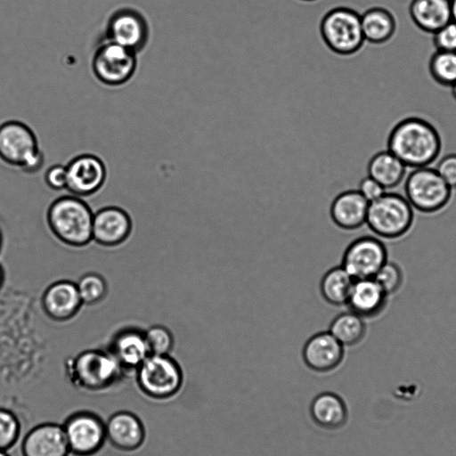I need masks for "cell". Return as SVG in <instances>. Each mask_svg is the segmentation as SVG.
<instances>
[{"instance_id":"cell-1","label":"cell","mask_w":456,"mask_h":456,"mask_svg":"<svg viewBox=\"0 0 456 456\" xmlns=\"http://www.w3.org/2000/svg\"><path fill=\"white\" fill-rule=\"evenodd\" d=\"M387 146L407 167L413 169L428 167L438 159L442 139L429 121L411 116L392 127Z\"/></svg>"},{"instance_id":"cell-2","label":"cell","mask_w":456,"mask_h":456,"mask_svg":"<svg viewBox=\"0 0 456 456\" xmlns=\"http://www.w3.org/2000/svg\"><path fill=\"white\" fill-rule=\"evenodd\" d=\"M66 372L75 388L99 393L117 387L126 371L110 350L91 349L70 360Z\"/></svg>"},{"instance_id":"cell-3","label":"cell","mask_w":456,"mask_h":456,"mask_svg":"<svg viewBox=\"0 0 456 456\" xmlns=\"http://www.w3.org/2000/svg\"><path fill=\"white\" fill-rule=\"evenodd\" d=\"M93 218L88 205L75 195L55 200L47 211V222L53 234L73 247L85 246L93 240Z\"/></svg>"},{"instance_id":"cell-4","label":"cell","mask_w":456,"mask_h":456,"mask_svg":"<svg viewBox=\"0 0 456 456\" xmlns=\"http://www.w3.org/2000/svg\"><path fill=\"white\" fill-rule=\"evenodd\" d=\"M134 372L140 391L153 400L172 398L183 387V370L169 354H150Z\"/></svg>"},{"instance_id":"cell-5","label":"cell","mask_w":456,"mask_h":456,"mask_svg":"<svg viewBox=\"0 0 456 456\" xmlns=\"http://www.w3.org/2000/svg\"><path fill=\"white\" fill-rule=\"evenodd\" d=\"M0 159L28 173L41 168L44 154L29 126L18 120L0 124Z\"/></svg>"},{"instance_id":"cell-6","label":"cell","mask_w":456,"mask_h":456,"mask_svg":"<svg viewBox=\"0 0 456 456\" xmlns=\"http://www.w3.org/2000/svg\"><path fill=\"white\" fill-rule=\"evenodd\" d=\"M413 218V208L405 197L386 192L369 203L365 224L381 238L396 239L411 229Z\"/></svg>"},{"instance_id":"cell-7","label":"cell","mask_w":456,"mask_h":456,"mask_svg":"<svg viewBox=\"0 0 456 456\" xmlns=\"http://www.w3.org/2000/svg\"><path fill=\"white\" fill-rule=\"evenodd\" d=\"M405 198L411 207L423 213L443 209L452 196L451 187L435 167L413 168L405 179Z\"/></svg>"},{"instance_id":"cell-8","label":"cell","mask_w":456,"mask_h":456,"mask_svg":"<svg viewBox=\"0 0 456 456\" xmlns=\"http://www.w3.org/2000/svg\"><path fill=\"white\" fill-rule=\"evenodd\" d=\"M322 34L328 46L343 55L354 54L366 44L361 14L349 8L330 11L322 20Z\"/></svg>"},{"instance_id":"cell-9","label":"cell","mask_w":456,"mask_h":456,"mask_svg":"<svg viewBox=\"0 0 456 456\" xmlns=\"http://www.w3.org/2000/svg\"><path fill=\"white\" fill-rule=\"evenodd\" d=\"M61 424L70 453L76 456L94 455L107 441L105 420L95 412H72Z\"/></svg>"},{"instance_id":"cell-10","label":"cell","mask_w":456,"mask_h":456,"mask_svg":"<svg viewBox=\"0 0 456 456\" xmlns=\"http://www.w3.org/2000/svg\"><path fill=\"white\" fill-rule=\"evenodd\" d=\"M136 67L134 52L108 40L97 48L92 60L95 77L110 86H121L129 81Z\"/></svg>"},{"instance_id":"cell-11","label":"cell","mask_w":456,"mask_h":456,"mask_svg":"<svg viewBox=\"0 0 456 456\" xmlns=\"http://www.w3.org/2000/svg\"><path fill=\"white\" fill-rule=\"evenodd\" d=\"M387 261L385 244L376 237L362 236L351 242L346 248L341 266L354 280L374 278Z\"/></svg>"},{"instance_id":"cell-12","label":"cell","mask_w":456,"mask_h":456,"mask_svg":"<svg viewBox=\"0 0 456 456\" xmlns=\"http://www.w3.org/2000/svg\"><path fill=\"white\" fill-rule=\"evenodd\" d=\"M106 35L108 41L137 53L147 45L149 26L140 12L132 9H121L110 17Z\"/></svg>"},{"instance_id":"cell-13","label":"cell","mask_w":456,"mask_h":456,"mask_svg":"<svg viewBox=\"0 0 456 456\" xmlns=\"http://www.w3.org/2000/svg\"><path fill=\"white\" fill-rule=\"evenodd\" d=\"M22 456H69L70 453L61 423L43 421L28 428L21 442Z\"/></svg>"},{"instance_id":"cell-14","label":"cell","mask_w":456,"mask_h":456,"mask_svg":"<svg viewBox=\"0 0 456 456\" xmlns=\"http://www.w3.org/2000/svg\"><path fill=\"white\" fill-rule=\"evenodd\" d=\"M66 188L75 196L82 197L94 193L104 183L106 167L98 157L82 154L74 158L67 166Z\"/></svg>"},{"instance_id":"cell-15","label":"cell","mask_w":456,"mask_h":456,"mask_svg":"<svg viewBox=\"0 0 456 456\" xmlns=\"http://www.w3.org/2000/svg\"><path fill=\"white\" fill-rule=\"evenodd\" d=\"M344 355L345 346L330 331L313 335L302 350L305 364L318 373L337 369L343 362Z\"/></svg>"},{"instance_id":"cell-16","label":"cell","mask_w":456,"mask_h":456,"mask_svg":"<svg viewBox=\"0 0 456 456\" xmlns=\"http://www.w3.org/2000/svg\"><path fill=\"white\" fill-rule=\"evenodd\" d=\"M107 441L122 452L139 449L145 440V428L142 420L132 411H118L105 420Z\"/></svg>"},{"instance_id":"cell-17","label":"cell","mask_w":456,"mask_h":456,"mask_svg":"<svg viewBox=\"0 0 456 456\" xmlns=\"http://www.w3.org/2000/svg\"><path fill=\"white\" fill-rule=\"evenodd\" d=\"M131 229V218L120 208L106 207L94 215L92 236L100 245L111 247L122 243L129 236Z\"/></svg>"},{"instance_id":"cell-18","label":"cell","mask_w":456,"mask_h":456,"mask_svg":"<svg viewBox=\"0 0 456 456\" xmlns=\"http://www.w3.org/2000/svg\"><path fill=\"white\" fill-rule=\"evenodd\" d=\"M82 304L77 284L69 281H59L51 284L42 297L45 313L59 322L72 318Z\"/></svg>"},{"instance_id":"cell-19","label":"cell","mask_w":456,"mask_h":456,"mask_svg":"<svg viewBox=\"0 0 456 456\" xmlns=\"http://www.w3.org/2000/svg\"><path fill=\"white\" fill-rule=\"evenodd\" d=\"M387 297L374 278L354 280L346 305L364 319L373 318L382 313Z\"/></svg>"},{"instance_id":"cell-20","label":"cell","mask_w":456,"mask_h":456,"mask_svg":"<svg viewBox=\"0 0 456 456\" xmlns=\"http://www.w3.org/2000/svg\"><path fill=\"white\" fill-rule=\"evenodd\" d=\"M369 202L357 190H346L338 194L330 206L333 223L344 230H355L366 223Z\"/></svg>"},{"instance_id":"cell-21","label":"cell","mask_w":456,"mask_h":456,"mask_svg":"<svg viewBox=\"0 0 456 456\" xmlns=\"http://www.w3.org/2000/svg\"><path fill=\"white\" fill-rule=\"evenodd\" d=\"M313 421L326 430H338L348 419V410L345 401L332 392H322L316 395L310 404Z\"/></svg>"},{"instance_id":"cell-22","label":"cell","mask_w":456,"mask_h":456,"mask_svg":"<svg viewBox=\"0 0 456 456\" xmlns=\"http://www.w3.org/2000/svg\"><path fill=\"white\" fill-rule=\"evenodd\" d=\"M409 13L419 29L431 35L452 20L451 0H412Z\"/></svg>"},{"instance_id":"cell-23","label":"cell","mask_w":456,"mask_h":456,"mask_svg":"<svg viewBox=\"0 0 456 456\" xmlns=\"http://www.w3.org/2000/svg\"><path fill=\"white\" fill-rule=\"evenodd\" d=\"M123 369L134 370L150 355L144 333L126 330L118 333L110 349Z\"/></svg>"},{"instance_id":"cell-24","label":"cell","mask_w":456,"mask_h":456,"mask_svg":"<svg viewBox=\"0 0 456 456\" xmlns=\"http://www.w3.org/2000/svg\"><path fill=\"white\" fill-rule=\"evenodd\" d=\"M361 24L365 42L382 45L395 36L397 23L394 14L381 6H370L361 14Z\"/></svg>"},{"instance_id":"cell-25","label":"cell","mask_w":456,"mask_h":456,"mask_svg":"<svg viewBox=\"0 0 456 456\" xmlns=\"http://www.w3.org/2000/svg\"><path fill=\"white\" fill-rule=\"evenodd\" d=\"M407 167L390 151L374 153L367 161V175L379 183L386 190L399 185L406 174Z\"/></svg>"},{"instance_id":"cell-26","label":"cell","mask_w":456,"mask_h":456,"mask_svg":"<svg viewBox=\"0 0 456 456\" xmlns=\"http://www.w3.org/2000/svg\"><path fill=\"white\" fill-rule=\"evenodd\" d=\"M354 281L353 277L343 266L333 267L322 276L320 284L321 294L330 305H346Z\"/></svg>"},{"instance_id":"cell-27","label":"cell","mask_w":456,"mask_h":456,"mask_svg":"<svg viewBox=\"0 0 456 456\" xmlns=\"http://www.w3.org/2000/svg\"><path fill=\"white\" fill-rule=\"evenodd\" d=\"M329 331L344 346H353L363 339L366 334V323L364 318L348 310L333 319Z\"/></svg>"},{"instance_id":"cell-28","label":"cell","mask_w":456,"mask_h":456,"mask_svg":"<svg viewBox=\"0 0 456 456\" xmlns=\"http://www.w3.org/2000/svg\"><path fill=\"white\" fill-rule=\"evenodd\" d=\"M428 71L436 83L451 87L456 82V52L436 50L429 59Z\"/></svg>"},{"instance_id":"cell-29","label":"cell","mask_w":456,"mask_h":456,"mask_svg":"<svg viewBox=\"0 0 456 456\" xmlns=\"http://www.w3.org/2000/svg\"><path fill=\"white\" fill-rule=\"evenodd\" d=\"M76 284L81 301L85 305H94L102 300L107 294L106 281L95 273L84 274Z\"/></svg>"},{"instance_id":"cell-30","label":"cell","mask_w":456,"mask_h":456,"mask_svg":"<svg viewBox=\"0 0 456 456\" xmlns=\"http://www.w3.org/2000/svg\"><path fill=\"white\" fill-rule=\"evenodd\" d=\"M23 425L18 414L9 409H0V450L12 447L19 439Z\"/></svg>"},{"instance_id":"cell-31","label":"cell","mask_w":456,"mask_h":456,"mask_svg":"<svg viewBox=\"0 0 456 456\" xmlns=\"http://www.w3.org/2000/svg\"><path fill=\"white\" fill-rule=\"evenodd\" d=\"M144 338L150 354L168 355L174 347V337L171 331L162 326L154 325L144 332Z\"/></svg>"},{"instance_id":"cell-32","label":"cell","mask_w":456,"mask_h":456,"mask_svg":"<svg viewBox=\"0 0 456 456\" xmlns=\"http://www.w3.org/2000/svg\"><path fill=\"white\" fill-rule=\"evenodd\" d=\"M374 279L389 296L401 288L403 273L396 263L387 260L375 274Z\"/></svg>"},{"instance_id":"cell-33","label":"cell","mask_w":456,"mask_h":456,"mask_svg":"<svg viewBox=\"0 0 456 456\" xmlns=\"http://www.w3.org/2000/svg\"><path fill=\"white\" fill-rule=\"evenodd\" d=\"M436 50L456 52V22L451 20L433 35Z\"/></svg>"},{"instance_id":"cell-34","label":"cell","mask_w":456,"mask_h":456,"mask_svg":"<svg viewBox=\"0 0 456 456\" xmlns=\"http://www.w3.org/2000/svg\"><path fill=\"white\" fill-rule=\"evenodd\" d=\"M435 169L452 190L456 189V153L441 158Z\"/></svg>"},{"instance_id":"cell-35","label":"cell","mask_w":456,"mask_h":456,"mask_svg":"<svg viewBox=\"0 0 456 456\" xmlns=\"http://www.w3.org/2000/svg\"><path fill=\"white\" fill-rule=\"evenodd\" d=\"M357 191L369 203L386 193V189L368 175L360 180Z\"/></svg>"},{"instance_id":"cell-36","label":"cell","mask_w":456,"mask_h":456,"mask_svg":"<svg viewBox=\"0 0 456 456\" xmlns=\"http://www.w3.org/2000/svg\"><path fill=\"white\" fill-rule=\"evenodd\" d=\"M46 184L53 190L60 191L67 186L66 167L54 165L48 168L45 175Z\"/></svg>"},{"instance_id":"cell-37","label":"cell","mask_w":456,"mask_h":456,"mask_svg":"<svg viewBox=\"0 0 456 456\" xmlns=\"http://www.w3.org/2000/svg\"><path fill=\"white\" fill-rule=\"evenodd\" d=\"M452 20L456 22V0H451Z\"/></svg>"},{"instance_id":"cell-38","label":"cell","mask_w":456,"mask_h":456,"mask_svg":"<svg viewBox=\"0 0 456 456\" xmlns=\"http://www.w3.org/2000/svg\"><path fill=\"white\" fill-rule=\"evenodd\" d=\"M451 92L453 99L456 101V82L451 86Z\"/></svg>"},{"instance_id":"cell-39","label":"cell","mask_w":456,"mask_h":456,"mask_svg":"<svg viewBox=\"0 0 456 456\" xmlns=\"http://www.w3.org/2000/svg\"><path fill=\"white\" fill-rule=\"evenodd\" d=\"M0 456H7V455L4 453V450H0Z\"/></svg>"},{"instance_id":"cell-40","label":"cell","mask_w":456,"mask_h":456,"mask_svg":"<svg viewBox=\"0 0 456 456\" xmlns=\"http://www.w3.org/2000/svg\"><path fill=\"white\" fill-rule=\"evenodd\" d=\"M1 281H2V273H1V269H0V283H1Z\"/></svg>"}]
</instances>
